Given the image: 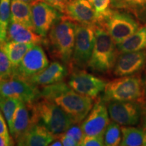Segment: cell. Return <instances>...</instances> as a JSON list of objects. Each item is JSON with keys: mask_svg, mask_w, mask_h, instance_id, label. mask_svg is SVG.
Here are the masks:
<instances>
[{"mask_svg": "<svg viewBox=\"0 0 146 146\" xmlns=\"http://www.w3.org/2000/svg\"><path fill=\"white\" fill-rule=\"evenodd\" d=\"M76 23L61 16L48 33L44 44L52 58L70 65L75 43Z\"/></svg>", "mask_w": 146, "mask_h": 146, "instance_id": "1", "label": "cell"}, {"mask_svg": "<svg viewBox=\"0 0 146 146\" xmlns=\"http://www.w3.org/2000/svg\"><path fill=\"white\" fill-rule=\"evenodd\" d=\"M96 39L88 67L100 74L113 71L118 56L117 45L103 27L96 25Z\"/></svg>", "mask_w": 146, "mask_h": 146, "instance_id": "2", "label": "cell"}, {"mask_svg": "<svg viewBox=\"0 0 146 146\" xmlns=\"http://www.w3.org/2000/svg\"><path fill=\"white\" fill-rule=\"evenodd\" d=\"M32 106L37 123L54 135L65 132L74 124L72 118L52 100L40 98L32 102Z\"/></svg>", "mask_w": 146, "mask_h": 146, "instance_id": "3", "label": "cell"}, {"mask_svg": "<svg viewBox=\"0 0 146 146\" xmlns=\"http://www.w3.org/2000/svg\"><path fill=\"white\" fill-rule=\"evenodd\" d=\"M102 99L110 101H135L144 103L143 81L139 75L120 76L108 82Z\"/></svg>", "mask_w": 146, "mask_h": 146, "instance_id": "4", "label": "cell"}, {"mask_svg": "<svg viewBox=\"0 0 146 146\" xmlns=\"http://www.w3.org/2000/svg\"><path fill=\"white\" fill-rule=\"evenodd\" d=\"M96 25L103 27L116 45L127 39L139 28V22L130 13L110 8L98 18Z\"/></svg>", "mask_w": 146, "mask_h": 146, "instance_id": "5", "label": "cell"}, {"mask_svg": "<svg viewBox=\"0 0 146 146\" xmlns=\"http://www.w3.org/2000/svg\"><path fill=\"white\" fill-rule=\"evenodd\" d=\"M96 25H83L76 23L75 43L70 65L72 68H84L88 67L96 39Z\"/></svg>", "mask_w": 146, "mask_h": 146, "instance_id": "6", "label": "cell"}, {"mask_svg": "<svg viewBox=\"0 0 146 146\" xmlns=\"http://www.w3.org/2000/svg\"><path fill=\"white\" fill-rule=\"evenodd\" d=\"M72 118L74 124L83 122L94 106V99L69 88L53 100Z\"/></svg>", "mask_w": 146, "mask_h": 146, "instance_id": "7", "label": "cell"}, {"mask_svg": "<svg viewBox=\"0 0 146 146\" xmlns=\"http://www.w3.org/2000/svg\"><path fill=\"white\" fill-rule=\"evenodd\" d=\"M0 96L15 98L26 103H32L41 98L40 89L25 78L13 76L0 81Z\"/></svg>", "mask_w": 146, "mask_h": 146, "instance_id": "8", "label": "cell"}, {"mask_svg": "<svg viewBox=\"0 0 146 146\" xmlns=\"http://www.w3.org/2000/svg\"><path fill=\"white\" fill-rule=\"evenodd\" d=\"M70 76L68 84L70 87L78 94L96 100L104 91L108 82L84 70L72 68L69 71Z\"/></svg>", "mask_w": 146, "mask_h": 146, "instance_id": "9", "label": "cell"}, {"mask_svg": "<svg viewBox=\"0 0 146 146\" xmlns=\"http://www.w3.org/2000/svg\"><path fill=\"white\" fill-rule=\"evenodd\" d=\"M108 110L113 122L122 126H133L139 123L144 108L142 103L139 102L110 101Z\"/></svg>", "mask_w": 146, "mask_h": 146, "instance_id": "10", "label": "cell"}, {"mask_svg": "<svg viewBox=\"0 0 146 146\" xmlns=\"http://www.w3.org/2000/svg\"><path fill=\"white\" fill-rule=\"evenodd\" d=\"M49 65V60L43 47L35 44L24 56L21 63L14 69L13 76L28 79L41 72Z\"/></svg>", "mask_w": 146, "mask_h": 146, "instance_id": "11", "label": "cell"}, {"mask_svg": "<svg viewBox=\"0 0 146 146\" xmlns=\"http://www.w3.org/2000/svg\"><path fill=\"white\" fill-rule=\"evenodd\" d=\"M30 4L35 31L45 37L61 16L57 9L43 0H37Z\"/></svg>", "mask_w": 146, "mask_h": 146, "instance_id": "12", "label": "cell"}, {"mask_svg": "<svg viewBox=\"0 0 146 146\" xmlns=\"http://www.w3.org/2000/svg\"><path fill=\"white\" fill-rule=\"evenodd\" d=\"M109 123V114L106 102L100 98L93 106L81 127L84 135L96 136L104 134Z\"/></svg>", "mask_w": 146, "mask_h": 146, "instance_id": "13", "label": "cell"}, {"mask_svg": "<svg viewBox=\"0 0 146 146\" xmlns=\"http://www.w3.org/2000/svg\"><path fill=\"white\" fill-rule=\"evenodd\" d=\"M146 66V50L120 54L115 64L113 73L116 76L138 74Z\"/></svg>", "mask_w": 146, "mask_h": 146, "instance_id": "14", "label": "cell"}, {"mask_svg": "<svg viewBox=\"0 0 146 146\" xmlns=\"http://www.w3.org/2000/svg\"><path fill=\"white\" fill-rule=\"evenodd\" d=\"M63 13L76 23L95 25L98 23V15L89 0H68Z\"/></svg>", "mask_w": 146, "mask_h": 146, "instance_id": "15", "label": "cell"}, {"mask_svg": "<svg viewBox=\"0 0 146 146\" xmlns=\"http://www.w3.org/2000/svg\"><path fill=\"white\" fill-rule=\"evenodd\" d=\"M36 123H38L35 116L32 103L21 101L16 110L10 133L16 141Z\"/></svg>", "mask_w": 146, "mask_h": 146, "instance_id": "16", "label": "cell"}, {"mask_svg": "<svg viewBox=\"0 0 146 146\" xmlns=\"http://www.w3.org/2000/svg\"><path fill=\"white\" fill-rule=\"evenodd\" d=\"M68 72L66 65L59 62H54L41 72L27 80L36 86H45L62 81Z\"/></svg>", "mask_w": 146, "mask_h": 146, "instance_id": "17", "label": "cell"}, {"mask_svg": "<svg viewBox=\"0 0 146 146\" xmlns=\"http://www.w3.org/2000/svg\"><path fill=\"white\" fill-rule=\"evenodd\" d=\"M56 139V135L40 123L35 124L16 140L18 145L46 146Z\"/></svg>", "mask_w": 146, "mask_h": 146, "instance_id": "18", "label": "cell"}, {"mask_svg": "<svg viewBox=\"0 0 146 146\" xmlns=\"http://www.w3.org/2000/svg\"><path fill=\"white\" fill-rule=\"evenodd\" d=\"M9 41L41 44L44 43L45 39L35 31L23 26L21 24L10 21L5 41Z\"/></svg>", "mask_w": 146, "mask_h": 146, "instance_id": "19", "label": "cell"}, {"mask_svg": "<svg viewBox=\"0 0 146 146\" xmlns=\"http://www.w3.org/2000/svg\"><path fill=\"white\" fill-rule=\"evenodd\" d=\"M10 21L21 24L35 31L31 4L21 0H11Z\"/></svg>", "mask_w": 146, "mask_h": 146, "instance_id": "20", "label": "cell"}, {"mask_svg": "<svg viewBox=\"0 0 146 146\" xmlns=\"http://www.w3.org/2000/svg\"><path fill=\"white\" fill-rule=\"evenodd\" d=\"M34 45L35 44L9 41L0 44V50L6 54L15 69L21 63L24 56Z\"/></svg>", "mask_w": 146, "mask_h": 146, "instance_id": "21", "label": "cell"}, {"mask_svg": "<svg viewBox=\"0 0 146 146\" xmlns=\"http://www.w3.org/2000/svg\"><path fill=\"white\" fill-rule=\"evenodd\" d=\"M112 8L127 11L138 21L146 22V0H111Z\"/></svg>", "mask_w": 146, "mask_h": 146, "instance_id": "22", "label": "cell"}, {"mask_svg": "<svg viewBox=\"0 0 146 146\" xmlns=\"http://www.w3.org/2000/svg\"><path fill=\"white\" fill-rule=\"evenodd\" d=\"M117 48L120 54L146 50V25L139 28L132 35L118 44Z\"/></svg>", "mask_w": 146, "mask_h": 146, "instance_id": "23", "label": "cell"}, {"mask_svg": "<svg viewBox=\"0 0 146 146\" xmlns=\"http://www.w3.org/2000/svg\"><path fill=\"white\" fill-rule=\"evenodd\" d=\"M122 146H146V130L129 126L121 127Z\"/></svg>", "mask_w": 146, "mask_h": 146, "instance_id": "24", "label": "cell"}, {"mask_svg": "<svg viewBox=\"0 0 146 146\" xmlns=\"http://www.w3.org/2000/svg\"><path fill=\"white\" fill-rule=\"evenodd\" d=\"M11 0H0V44L6 41L10 23Z\"/></svg>", "mask_w": 146, "mask_h": 146, "instance_id": "25", "label": "cell"}, {"mask_svg": "<svg viewBox=\"0 0 146 146\" xmlns=\"http://www.w3.org/2000/svg\"><path fill=\"white\" fill-rule=\"evenodd\" d=\"M21 102V100L15 98H3L0 96V108L8 124L9 129L12 127L14 114Z\"/></svg>", "mask_w": 146, "mask_h": 146, "instance_id": "26", "label": "cell"}, {"mask_svg": "<svg viewBox=\"0 0 146 146\" xmlns=\"http://www.w3.org/2000/svg\"><path fill=\"white\" fill-rule=\"evenodd\" d=\"M104 145H120L122 140V131L119 125L115 122L110 123L104 132Z\"/></svg>", "mask_w": 146, "mask_h": 146, "instance_id": "27", "label": "cell"}, {"mask_svg": "<svg viewBox=\"0 0 146 146\" xmlns=\"http://www.w3.org/2000/svg\"><path fill=\"white\" fill-rule=\"evenodd\" d=\"M14 68L6 54L0 50V81L13 76Z\"/></svg>", "mask_w": 146, "mask_h": 146, "instance_id": "28", "label": "cell"}, {"mask_svg": "<svg viewBox=\"0 0 146 146\" xmlns=\"http://www.w3.org/2000/svg\"><path fill=\"white\" fill-rule=\"evenodd\" d=\"M64 133L66 135L74 140L78 145H79L82 139L84 137V133L82 130L81 127H79L76 124H73L65 132H64Z\"/></svg>", "mask_w": 146, "mask_h": 146, "instance_id": "29", "label": "cell"}, {"mask_svg": "<svg viewBox=\"0 0 146 146\" xmlns=\"http://www.w3.org/2000/svg\"><path fill=\"white\" fill-rule=\"evenodd\" d=\"M104 135L96 136L84 135L79 145L81 146H102L104 145Z\"/></svg>", "mask_w": 146, "mask_h": 146, "instance_id": "30", "label": "cell"}, {"mask_svg": "<svg viewBox=\"0 0 146 146\" xmlns=\"http://www.w3.org/2000/svg\"><path fill=\"white\" fill-rule=\"evenodd\" d=\"M110 3L111 0H92L91 3L96 10L98 18L108 10Z\"/></svg>", "mask_w": 146, "mask_h": 146, "instance_id": "31", "label": "cell"}, {"mask_svg": "<svg viewBox=\"0 0 146 146\" xmlns=\"http://www.w3.org/2000/svg\"><path fill=\"white\" fill-rule=\"evenodd\" d=\"M47 3L52 5L54 8H56L61 13H63L65 5L68 0H43Z\"/></svg>", "mask_w": 146, "mask_h": 146, "instance_id": "32", "label": "cell"}, {"mask_svg": "<svg viewBox=\"0 0 146 146\" xmlns=\"http://www.w3.org/2000/svg\"><path fill=\"white\" fill-rule=\"evenodd\" d=\"M0 135L6 137H10L8 127H7V124L5 123V120L1 112H0Z\"/></svg>", "mask_w": 146, "mask_h": 146, "instance_id": "33", "label": "cell"}, {"mask_svg": "<svg viewBox=\"0 0 146 146\" xmlns=\"http://www.w3.org/2000/svg\"><path fill=\"white\" fill-rule=\"evenodd\" d=\"M14 144L11 137H6L0 135V146L13 145Z\"/></svg>", "mask_w": 146, "mask_h": 146, "instance_id": "34", "label": "cell"}, {"mask_svg": "<svg viewBox=\"0 0 146 146\" xmlns=\"http://www.w3.org/2000/svg\"><path fill=\"white\" fill-rule=\"evenodd\" d=\"M50 145H52V146H62L63 145H62V142L60 141L59 139H55L54 141L50 144Z\"/></svg>", "mask_w": 146, "mask_h": 146, "instance_id": "35", "label": "cell"}, {"mask_svg": "<svg viewBox=\"0 0 146 146\" xmlns=\"http://www.w3.org/2000/svg\"><path fill=\"white\" fill-rule=\"evenodd\" d=\"M143 87H144V103L146 104V78L145 80V82L143 83Z\"/></svg>", "mask_w": 146, "mask_h": 146, "instance_id": "36", "label": "cell"}, {"mask_svg": "<svg viewBox=\"0 0 146 146\" xmlns=\"http://www.w3.org/2000/svg\"><path fill=\"white\" fill-rule=\"evenodd\" d=\"M21 1H25V2H27V3H31L33 2H34V1H37V0H21Z\"/></svg>", "mask_w": 146, "mask_h": 146, "instance_id": "37", "label": "cell"}, {"mask_svg": "<svg viewBox=\"0 0 146 146\" xmlns=\"http://www.w3.org/2000/svg\"><path fill=\"white\" fill-rule=\"evenodd\" d=\"M89 1H90V2L91 3V1H92V0H89Z\"/></svg>", "mask_w": 146, "mask_h": 146, "instance_id": "38", "label": "cell"}]
</instances>
